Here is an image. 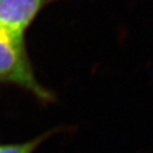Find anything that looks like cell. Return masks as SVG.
Wrapping results in <instances>:
<instances>
[{
	"label": "cell",
	"instance_id": "obj_1",
	"mask_svg": "<svg viewBox=\"0 0 153 153\" xmlns=\"http://www.w3.org/2000/svg\"><path fill=\"white\" fill-rule=\"evenodd\" d=\"M0 82L12 84L31 93L43 102L53 95L42 85L34 74L26 45H17L0 35Z\"/></svg>",
	"mask_w": 153,
	"mask_h": 153
},
{
	"label": "cell",
	"instance_id": "obj_2",
	"mask_svg": "<svg viewBox=\"0 0 153 153\" xmlns=\"http://www.w3.org/2000/svg\"><path fill=\"white\" fill-rule=\"evenodd\" d=\"M52 0H0V35L26 45V33L38 14Z\"/></svg>",
	"mask_w": 153,
	"mask_h": 153
},
{
	"label": "cell",
	"instance_id": "obj_3",
	"mask_svg": "<svg viewBox=\"0 0 153 153\" xmlns=\"http://www.w3.org/2000/svg\"><path fill=\"white\" fill-rule=\"evenodd\" d=\"M59 130L48 131L44 134H41L30 140L22 141L16 143H4L0 145V153H34L36 149L41 146L44 141L47 140L51 135L57 132Z\"/></svg>",
	"mask_w": 153,
	"mask_h": 153
}]
</instances>
